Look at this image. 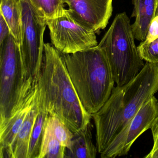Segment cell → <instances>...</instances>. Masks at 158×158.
<instances>
[{"label": "cell", "mask_w": 158, "mask_h": 158, "mask_svg": "<svg viewBox=\"0 0 158 158\" xmlns=\"http://www.w3.org/2000/svg\"><path fill=\"white\" fill-rule=\"evenodd\" d=\"M158 91V64L148 62L129 83L114 88L105 104L91 114L100 154Z\"/></svg>", "instance_id": "cell-1"}, {"label": "cell", "mask_w": 158, "mask_h": 158, "mask_svg": "<svg viewBox=\"0 0 158 158\" xmlns=\"http://www.w3.org/2000/svg\"><path fill=\"white\" fill-rule=\"evenodd\" d=\"M38 94L50 114L58 117L74 133L85 129L91 115L82 104L62 54L52 44L44 45Z\"/></svg>", "instance_id": "cell-2"}, {"label": "cell", "mask_w": 158, "mask_h": 158, "mask_svg": "<svg viewBox=\"0 0 158 158\" xmlns=\"http://www.w3.org/2000/svg\"><path fill=\"white\" fill-rule=\"evenodd\" d=\"M61 53L84 108L91 115L95 113L110 98L115 83L105 53L98 46L75 53Z\"/></svg>", "instance_id": "cell-3"}, {"label": "cell", "mask_w": 158, "mask_h": 158, "mask_svg": "<svg viewBox=\"0 0 158 158\" xmlns=\"http://www.w3.org/2000/svg\"><path fill=\"white\" fill-rule=\"evenodd\" d=\"M135 39L130 19L123 12L115 16L98 45L107 57L118 86L129 83L145 65Z\"/></svg>", "instance_id": "cell-4"}, {"label": "cell", "mask_w": 158, "mask_h": 158, "mask_svg": "<svg viewBox=\"0 0 158 158\" xmlns=\"http://www.w3.org/2000/svg\"><path fill=\"white\" fill-rule=\"evenodd\" d=\"M36 85L27 80L20 44L11 34L0 45V127Z\"/></svg>", "instance_id": "cell-5"}, {"label": "cell", "mask_w": 158, "mask_h": 158, "mask_svg": "<svg viewBox=\"0 0 158 158\" xmlns=\"http://www.w3.org/2000/svg\"><path fill=\"white\" fill-rule=\"evenodd\" d=\"M22 10L21 54L27 80L36 85L44 56V35L47 19L41 15L29 0H20Z\"/></svg>", "instance_id": "cell-6"}, {"label": "cell", "mask_w": 158, "mask_h": 158, "mask_svg": "<svg viewBox=\"0 0 158 158\" xmlns=\"http://www.w3.org/2000/svg\"><path fill=\"white\" fill-rule=\"evenodd\" d=\"M52 44L63 54L86 50L98 46L96 33L77 23L65 10L63 14L47 19Z\"/></svg>", "instance_id": "cell-7"}, {"label": "cell", "mask_w": 158, "mask_h": 158, "mask_svg": "<svg viewBox=\"0 0 158 158\" xmlns=\"http://www.w3.org/2000/svg\"><path fill=\"white\" fill-rule=\"evenodd\" d=\"M158 117V101L153 96L139 109L127 126L115 137L101 153L102 158H112L127 155L137 139L150 129Z\"/></svg>", "instance_id": "cell-8"}, {"label": "cell", "mask_w": 158, "mask_h": 158, "mask_svg": "<svg viewBox=\"0 0 158 158\" xmlns=\"http://www.w3.org/2000/svg\"><path fill=\"white\" fill-rule=\"evenodd\" d=\"M77 23L95 33L104 29L113 11V0H62Z\"/></svg>", "instance_id": "cell-9"}, {"label": "cell", "mask_w": 158, "mask_h": 158, "mask_svg": "<svg viewBox=\"0 0 158 158\" xmlns=\"http://www.w3.org/2000/svg\"><path fill=\"white\" fill-rule=\"evenodd\" d=\"M38 92L37 84L23 101L10 118L0 127V154L1 158H14L15 139L32 108Z\"/></svg>", "instance_id": "cell-10"}, {"label": "cell", "mask_w": 158, "mask_h": 158, "mask_svg": "<svg viewBox=\"0 0 158 158\" xmlns=\"http://www.w3.org/2000/svg\"><path fill=\"white\" fill-rule=\"evenodd\" d=\"M134 10L132 17H135L131 25L135 39L143 41L146 39L150 25L155 17L158 7V0H133Z\"/></svg>", "instance_id": "cell-11"}, {"label": "cell", "mask_w": 158, "mask_h": 158, "mask_svg": "<svg viewBox=\"0 0 158 158\" xmlns=\"http://www.w3.org/2000/svg\"><path fill=\"white\" fill-rule=\"evenodd\" d=\"M92 129L90 122L85 129L74 133L71 145L65 149L64 158H96L98 151L92 140Z\"/></svg>", "instance_id": "cell-12"}, {"label": "cell", "mask_w": 158, "mask_h": 158, "mask_svg": "<svg viewBox=\"0 0 158 158\" xmlns=\"http://www.w3.org/2000/svg\"><path fill=\"white\" fill-rule=\"evenodd\" d=\"M38 112V104L36 96L32 108L15 141L14 158H28L30 139Z\"/></svg>", "instance_id": "cell-13"}, {"label": "cell", "mask_w": 158, "mask_h": 158, "mask_svg": "<svg viewBox=\"0 0 158 158\" xmlns=\"http://www.w3.org/2000/svg\"><path fill=\"white\" fill-rule=\"evenodd\" d=\"M37 100L39 112L32 132L27 158H39L43 135L50 114L43 101L39 97L38 93Z\"/></svg>", "instance_id": "cell-14"}, {"label": "cell", "mask_w": 158, "mask_h": 158, "mask_svg": "<svg viewBox=\"0 0 158 158\" xmlns=\"http://www.w3.org/2000/svg\"><path fill=\"white\" fill-rule=\"evenodd\" d=\"M0 13L8 23L11 34L20 44L22 26L20 0H1Z\"/></svg>", "instance_id": "cell-15"}, {"label": "cell", "mask_w": 158, "mask_h": 158, "mask_svg": "<svg viewBox=\"0 0 158 158\" xmlns=\"http://www.w3.org/2000/svg\"><path fill=\"white\" fill-rule=\"evenodd\" d=\"M140 58L148 62L158 64V14L152 21L145 40L137 47Z\"/></svg>", "instance_id": "cell-16"}, {"label": "cell", "mask_w": 158, "mask_h": 158, "mask_svg": "<svg viewBox=\"0 0 158 158\" xmlns=\"http://www.w3.org/2000/svg\"><path fill=\"white\" fill-rule=\"evenodd\" d=\"M65 149L47 124L39 158H64Z\"/></svg>", "instance_id": "cell-17"}, {"label": "cell", "mask_w": 158, "mask_h": 158, "mask_svg": "<svg viewBox=\"0 0 158 158\" xmlns=\"http://www.w3.org/2000/svg\"><path fill=\"white\" fill-rule=\"evenodd\" d=\"M35 9L47 19L63 14L66 9L62 0H29Z\"/></svg>", "instance_id": "cell-18"}, {"label": "cell", "mask_w": 158, "mask_h": 158, "mask_svg": "<svg viewBox=\"0 0 158 158\" xmlns=\"http://www.w3.org/2000/svg\"><path fill=\"white\" fill-rule=\"evenodd\" d=\"M47 125L62 145L66 148H69L71 145L74 133L58 117L50 114Z\"/></svg>", "instance_id": "cell-19"}, {"label": "cell", "mask_w": 158, "mask_h": 158, "mask_svg": "<svg viewBox=\"0 0 158 158\" xmlns=\"http://www.w3.org/2000/svg\"><path fill=\"white\" fill-rule=\"evenodd\" d=\"M150 129L153 137V147L149 153L144 157L145 158H158V117L153 122Z\"/></svg>", "instance_id": "cell-20"}, {"label": "cell", "mask_w": 158, "mask_h": 158, "mask_svg": "<svg viewBox=\"0 0 158 158\" xmlns=\"http://www.w3.org/2000/svg\"><path fill=\"white\" fill-rule=\"evenodd\" d=\"M0 45L2 44L4 40L11 34L10 30L6 21L2 15H0Z\"/></svg>", "instance_id": "cell-21"}, {"label": "cell", "mask_w": 158, "mask_h": 158, "mask_svg": "<svg viewBox=\"0 0 158 158\" xmlns=\"http://www.w3.org/2000/svg\"><path fill=\"white\" fill-rule=\"evenodd\" d=\"M157 13L158 14V9H157Z\"/></svg>", "instance_id": "cell-22"}]
</instances>
